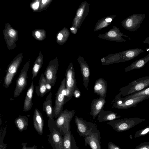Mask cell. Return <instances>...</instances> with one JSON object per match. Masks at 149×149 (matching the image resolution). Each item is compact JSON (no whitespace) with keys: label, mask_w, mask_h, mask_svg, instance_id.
Listing matches in <instances>:
<instances>
[{"label":"cell","mask_w":149,"mask_h":149,"mask_svg":"<svg viewBox=\"0 0 149 149\" xmlns=\"http://www.w3.org/2000/svg\"><path fill=\"white\" fill-rule=\"evenodd\" d=\"M6 131V127L3 130H1L0 149H5L6 147L7 144L3 143V138L5 137Z\"/></svg>","instance_id":"29"},{"label":"cell","mask_w":149,"mask_h":149,"mask_svg":"<svg viewBox=\"0 0 149 149\" xmlns=\"http://www.w3.org/2000/svg\"><path fill=\"white\" fill-rule=\"evenodd\" d=\"M35 35L37 37L39 38L40 36V33L38 31H36V32Z\"/></svg>","instance_id":"42"},{"label":"cell","mask_w":149,"mask_h":149,"mask_svg":"<svg viewBox=\"0 0 149 149\" xmlns=\"http://www.w3.org/2000/svg\"><path fill=\"white\" fill-rule=\"evenodd\" d=\"M63 37V35L61 33H59L58 36L57 38L58 40H61L62 39Z\"/></svg>","instance_id":"41"},{"label":"cell","mask_w":149,"mask_h":149,"mask_svg":"<svg viewBox=\"0 0 149 149\" xmlns=\"http://www.w3.org/2000/svg\"><path fill=\"white\" fill-rule=\"evenodd\" d=\"M75 29V28H74V27H72L70 28V30L72 31H73Z\"/></svg>","instance_id":"44"},{"label":"cell","mask_w":149,"mask_h":149,"mask_svg":"<svg viewBox=\"0 0 149 149\" xmlns=\"http://www.w3.org/2000/svg\"><path fill=\"white\" fill-rule=\"evenodd\" d=\"M108 149H120L118 146L112 142H109L108 144Z\"/></svg>","instance_id":"34"},{"label":"cell","mask_w":149,"mask_h":149,"mask_svg":"<svg viewBox=\"0 0 149 149\" xmlns=\"http://www.w3.org/2000/svg\"><path fill=\"white\" fill-rule=\"evenodd\" d=\"M33 82L32 81L31 85L27 90L23 105V111H27L30 110L33 106L32 99L34 92Z\"/></svg>","instance_id":"20"},{"label":"cell","mask_w":149,"mask_h":149,"mask_svg":"<svg viewBox=\"0 0 149 149\" xmlns=\"http://www.w3.org/2000/svg\"><path fill=\"white\" fill-rule=\"evenodd\" d=\"M47 1V0H42V1L43 3L44 4Z\"/></svg>","instance_id":"43"},{"label":"cell","mask_w":149,"mask_h":149,"mask_svg":"<svg viewBox=\"0 0 149 149\" xmlns=\"http://www.w3.org/2000/svg\"><path fill=\"white\" fill-rule=\"evenodd\" d=\"M107 87V81L103 78H99L95 82L93 88L94 92L98 95L99 98L105 99Z\"/></svg>","instance_id":"15"},{"label":"cell","mask_w":149,"mask_h":149,"mask_svg":"<svg viewBox=\"0 0 149 149\" xmlns=\"http://www.w3.org/2000/svg\"><path fill=\"white\" fill-rule=\"evenodd\" d=\"M145 16L144 14H133L122 22V26L125 29L129 31H136L140 27Z\"/></svg>","instance_id":"8"},{"label":"cell","mask_w":149,"mask_h":149,"mask_svg":"<svg viewBox=\"0 0 149 149\" xmlns=\"http://www.w3.org/2000/svg\"><path fill=\"white\" fill-rule=\"evenodd\" d=\"M65 77L66 96L65 104L73 96V91L77 87V82L75 76V72L72 63L71 62L66 70Z\"/></svg>","instance_id":"6"},{"label":"cell","mask_w":149,"mask_h":149,"mask_svg":"<svg viewBox=\"0 0 149 149\" xmlns=\"http://www.w3.org/2000/svg\"><path fill=\"white\" fill-rule=\"evenodd\" d=\"M97 116V119L100 122L110 121L117 119L121 116L117 113L110 111H104L103 109L99 112Z\"/></svg>","instance_id":"19"},{"label":"cell","mask_w":149,"mask_h":149,"mask_svg":"<svg viewBox=\"0 0 149 149\" xmlns=\"http://www.w3.org/2000/svg\"><path fill=\"white\" fill-rule=\"evenodd\" d=\"M84 7H82V6L79 7L78 9L77 14L76 16L77 17V18H83V16L84 14Z\"/></svg>","instance_id":"31"},{"label":"cell","mask_w":149,"mask_h":149,"mask_svg":"<svg viewBox=\"0 0 149 149\" xmlns=\"http://www.w3.org/2000/svg\"><path fill=\"white\" fill-rule=\"evenodd\" d=\"M74 120L77 132L81 136L85 137L92 131L97 129V126L95 124L85 120L81 117L76 116Z\"/></svg>","instance_id":"9"},{"label":"cell","mask_w":149,"mask_h":149,"mask_svg":"<svg viewBox=\"0 0 149 149\" xmlns=\"http://www.w3.org/2000/svg\"><path fill=\"white\" fill-rule=\"evenodd\" d=\"M46 82L44 74L42 73L40 77L38 85L35 86V92L38 96L43 97L48 93L46 86Z\"/></svg>","instance_id":"24"},{"label":"cell","mask_w":149,"mask_h":149,"mask_svg":"<svg viewBox=\"0 0 149 149\" xmlns=\"http://www.w3.org/2000/svg\"><path fill=\"white\" fill-rule=\"evenodd\" d=\"M14 123L18 130L22 132L27 128L29 124L28 118L26 116L19 115L15 119Z\"/></svg>","instance_id":"25"},{"label":"cell","mask_w":149,"mask_h":149,"mask_svg":"<svg viewBox=\"0 0 149 149\" xmlns=\"http://www.w3.org/2000/svg\"><path fill=\"white\" fill-rule=\"evenodd\" d=\"M100 139L99 131L97 129H95L85 137V146L88 145L91 149H102Z\"/></svg>","instance_id":"11"},{"label":"cell","mask_w":149,"mask_h":149,"mask_svg":"<svg viewBox=\"0 0 149 149\" xmlns=\"http://www.w3.org/2000/svg\"><path fill=\"white\" fill-rule=\"evenodd\" d=\"M33 126L38 133L41 136L43 133L44 122L40 112L37 108L35 109L33 116Z\"/></svg>","instance_id":"16"},{"label":"cell","mask_w":149,"mask_h":149,"mask_svg":"<svg viewBox=\"0 0 149 149\" xmlns=\"http://www.w3.org/2000/svg\"><path fill=\"white\" fill-rule=\"evenodd\" d=\"M149 133V125L136 132L134 135V137L135 138H137L145 136Z\"/></svg>","instance_id":"28"},{"label":"cell","mask_w":149,"mask_h":149,"mask_svg":"<svg viewBox=\"0 0 149 149\" xmlns=\"http://www.w3.org/2000/svg\"><path fill=\"white\" fill-rule=\"evenodd\" d=\"M73 94V96L76 98H79L81 96L80 92L77 86L74 89Z\"/></svg>","instance_id":"32"},{"label":"cell","mask_w":149,"mask_h":149,"mask_svg":"<svg viewBox=\"0 0 149 149\" xmlns=\"http://www.w3.org/2000/svg\"><path fill=\"white\" fill-rule=\"evenodd\" d=\"M113 27V29L103 35L106 39L116 42H125L126 40L122 38V37L123 36L127 38L130 40H131L130 37L121 32L118 28L114 26Z\"/></svg>","instance_id":"13"},{"label":"cell","mask_w":149,"mask_h":149,"mask_svg":"<svg viewBox=\"0 0 149 149\" xmlns=\"http://www.w3.org/2000/svg\"><path fill=\"white\" fill-rule=\"evenodd\" d=\"M66 96L65 78L61 82L56 94L55 105L53 108L54 118L56 119L63 111V107L65 103Z\"/></svg>","instance_id":"5"},{"label":"cell","mask_w":149,"mask_h":149,"mask_svg":"<svg viewBox=\"0 0 149 149\" xmlns=\"http://www.w3.org/2000/svg\"><path fill=\"white\" fill-rule=\"evenodd\" d=\"M77 61L80 65L81 71L82 76L83 85L86 90H88L90 75L89 67L83 58L79 56Z\"/></svg>","instance_id":"12"},{"label":"cell","mask_w":149,"mask_h":149,"mask_svg":"<svg viewBox=\"0 0 149 149\" xmlns=\"http://www.w3.org/2000/svg\"><path fill=\"white\" fill-rule=\"evenodd\" d=\"M39 6V3L38 2H37L34 3L32 5V8L34 10H36L38 8Z\"/></svg>","instance_id":"39"},{"label":"cell","mask_w":149,"mask_h":149,"mask_svg":"<svg viewBox=\"0 0 149 149\" xmlns=\"http://www.w3.org/2000/svg\"><path fill=\"white\" fill-rule=\"evenodd\" d=\"M28 66L26 65L23 67L17 80L14 93V98L19 96L26 87L27 83Z\"/></svg>","instance_id":"10"},{"label":"cell","mask_w":149,"mask_h":149,"mask_svg":"<svg viewBox=\"0 0 149 149\" xmlns=\"http://www.w3.org/2000/svg\"><path fill=\"white\" fill-rule=\"evenodd\" d=\"M102 21H100L99 23V26L96 27V28H97L96 30H97L99 29H101L103 27H105L108 25H109V23H108V22H105L104 21H102V20H101Z\"/></svg>","instance_id":"33"},{"label":"cell","mask_w":149,"mask_h":149,"mask_svg":"<svg viewBox=\"0 0 149 149\" xmlns=\"http://www.w3.org/2000/svg\"><path fill=\"white\" fill-rule=\"evenodd\" d=\"M145 120L144 118L134 117L116 119L109 121L107 124L116 131L122 132L128 130Z\"/></svg>","instance_id":"2"},{"label":"cell","mask_w":149,"mask_h":149,"mask_svg":"<svg viewBox=\"0 0 149 149\" xmlns=\"http://www.w3.org/2000/svg\"><path fill=\"white\" fill-rule=\"evenodd\" d=\"M8 33L10 36L13 37L15 35L16 33L14 30L10 29Z\"/></svg>","instance_id":"38"},{"label":"cell","mask_w":149,"mask_h":149,"mask_svg":"<svg viewBox=\"0 0 149 149\" xmlns=\"http://www.w3.org/2000/svg\"><path fill=\"white\" fill-rule=\"evenodd\" d=\"M46 86L47 89V92L48 93L51 90L52 86L50 84L46 82Z\"/></svg>","instance_id":"36"},{"label":"cell","mask_w":149,"mask_h":149,"mask_svg":"<svg viewBox=\"0 0 149 149\" xmlns=\"http://www.w3.org/2000/svg\"><path fill=\"white\" fill-rule=\"evenodd\" d=\"M116 16H114L112 17H107L105 19V20L107 22L110 23L112 21L113 19Z\"/></svg>","instance_id":"37"},{"label":"cell","mask_w":149,"mask_h":149,"mask_svg":"<svg viewBox=\"0 0 149 149\" xmlns=\"http://www.w3.org/2000/svg\"><path fill=\"white\" fill-rule=\"evenodd\" d=\"M143 43L145 44H149V36L147 37L143 41Z\"/></svg>","instance_id":"40"},{"label":"cell","mask_w":149,"mask_h":149,"mask_svg":"<svg viewBox=\"0 0 149 149\" xmlns=\"http://www.w3.org/2000/svg\"><path fill=\"white\" fill-rule=\"evenodd\" d=\"M52 96V93L50 92L43 103L42 109L48 118H54Z\"/></svg>","instance_id":"22"},{"label":"cell","mask_w":149,"mask_h":149,"mask_svg":"<svg viewBox=\"0 0 149 149\" xmlns=\"http://www.w3.org/2000/svg\"><path fill=\"white\" fill-rule=\"evenodd\" d=\"M134 149H149V142H142Z\"/></svg>","instance_id":"30"},{"label":"cell","mask_w":149,"mask_h":149,"mask_svg":"<svg viewBox=\"0 0 149 149\" xmlns=\"http://www.w3.org/2000/svg\"><path fill=\"white\" fill-rule=\"evenodd\" d=\"M149 86V76L140 78L121 88L119 93L115 97H123L131 95L142 91Z\"/></svg>","instance_id":"1"},{"label":"cell","mask_w":149,"mask_h":149,"mask_svg":"<svg viewBox=\"0 0 149 149\" xmlns=\"http://www.w3.org/2000/svg\"><path fill=\"white\" fill-rule=\"evenodd\" d=\"M48 126L50 131L49 143L53 149H64L63 138L55 126L54 118H48Z\"/></svg>","instance_id":"3"},{"label":"cell","mask_w":149,"mask_h":149,"mask_svg":"<svg viewBox=\"0 0 149 149\" xmlns=\"http://www.w3.org/2000/svg\"><path fill=\"white\" fill-rule=\"evenodd\" d=\"M19 64V62H13L8 67L4 78V85L6 88H8L11 83L13 78L17 72Z\"/></svg>","instance_id":"14"},{"label":"cell","mask_w":149,"mask_h":149,"mask_svg":"<svg viewBox=\"0 0 149 149\" xmlns=\"http://www.w3.org/2000/svg\"><path fill=\"white\" fill-rule=\"evenodd\" d=\"M149 98V96H144L133 98L125 99L122 97H115L112 102V108L125 109L136 107L139 103Z\"/></svg>","instance_id":"7"},{"label":"cell","mask_w":149,"mask_h":149,"mask_svg":"<svg viewBox=\"0 0 149 149\" xmlns=\"http://www.w3.org/2000/svg\"><path fill=\"white\" fill-rule=\"evenodd\" d=\"M106 102L105 100L103 98L94 99L92 101L91 106L90 115L94 119L99 112L103 109Z\"/></svg>","instance_id":"18"},{"label":"cell","mask_w":149,"mask_h":149,"mask_svg":"<svg viewBox=\"0 0 149 149\" xmlns=\"http://www.w3.org/2000/svg\"><path fill=\"white\" fill-rule=\"evenodd\" d=\"M58 70V65H51L47 67L44 73L47 82L52 86H54L56 83Z\"/></svg>","instance_id":"17"},{"label":"cell","mask_w":149,"mask_h":149,"mask_svg":"<svg viewBox=\"0 0 149 149\" xmlns=\"http://www.w3.org/2000/svg\"><path fill=\"white\" fill-rule=\"evenodd\" d=\"M144 96H149V87H147L144 89L136 93L122 97L125 99H129Z\"/></svg>","instance_id":"27"},{"label":"cell","mask_w":149,"mask_h":149,"mask_svg":"<svg viewBox=\"0 0 149 149\" xmlns=\"http://www.w3.org/2000/svg\"><path fill=\"white\" fill-rule=\"evenodd\" d=\"M144 52V50L141 49L134 48L123 51L122 53L125 62L132 60Z\"/></svg>","instance_id":"23"},{"label":"cell","mask_w":149,"mask_h":149,"mask_svg":"<svg viewBox=\"0 0 149 149\" xmlns=\"http://www.w3.org/2000/svg\"><path fill=\"white\" fill-rule=\"evenodd\" d=\"M75 113L74 110L66 109L55 120V126L62 135H64L70 128V122Z\"/></svg>","instance_id":"4"},{"label":"cell","mask_w":149,"mask_h":149,"mask_svg":"<svg viewBox=\"0 0 149 149\" xmlns=\"http://www.w3.org/2000/svg\"><path fill=\"white\" fill-rule=\"evenodd\" d=\"M149 62V53L146 56L137 60L130 65L125 68V72H127L134 70L140 69L143 67Z\"/></svg>","instance_id":"21"},{"label":"cell","mask_w":149,"mask_h":149,"mask_svg":"<svg viewBox=\"0 0 149 149\" xmlns=\"http://www.w3.org/2000/svg\"><path fill=\"white\" fill-rule=\"evenodd\" d=\"M27 144L26 142L22 143L21 144L22 146V149H37V146L35 145L31 147H27Z\"/></svg>","instance_id":"35"},{"label":"cell","mask_w":149,"mask_h":149,"mask_svg":"<svg viewBox=\"0 0 149 149\" xmlns=\"http://www.w3.org/2000/svg\"><path fill=\"white\" fill-rule=\"evenodd\" d=\"M70 128L64 135L63 146L64 149H72V136Z\"/></svg>","instance_id":"26"}]
</instances>
